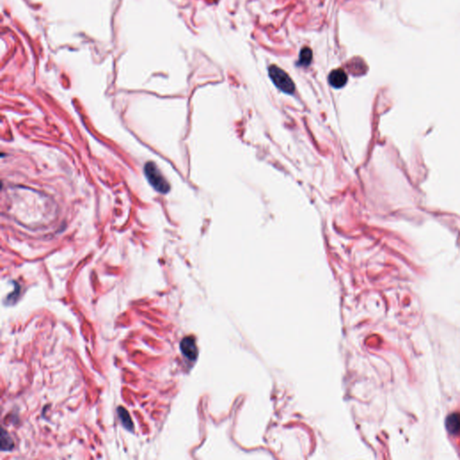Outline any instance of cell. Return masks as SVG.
I'll use <instances>...</instances> for the list:
<instances>
[{
	"instance_id": "6da1fadb",
	"label": "cell",
	"mask_w": 460,
	"mask_h": 460,
	"mask_svg": "<svg viewBox=\"0 0 460 460\" xmlns=\"http://www.w3.org/2000/svg\"><path fill=\"white\" fill-rule=\"evenodd\" d=\"M146 177L150 184L154 187V189L161 193H167L170 190L169 183L166 181V178L161 174L160 170L155 166V163L149 162L145 165Z\"/></svg>"
},
{
	"instance_id": "7a4b0ae2",
	"label": "cell",
	"mask_w": 460,
	"mask_h": 460,
	"mask_svg": "<svg viewBox=\"0 0 460 460\" xmlns=\"http://www.w3.org/2000/svg\"><path fill=\"white\" fill-rule=\"evenodd\" d=\"M269 76L274 85L286 93H293L295 91L294 82L290 76L277 66L269 67Z\"/></svg>"
},
{
	"instance_id": "3957f363",
	"label": "cell",
	"mask_w": 460,
	"mask_h": 460,
	"mask_svg": "<svg viewBox=\"0 0 460 460\" xmlns=\"http://www.w3.org/2000/svg\"><path fill=\"white\" fill-rule=\"evenodd\" d=\"M181 352L190 361H195L198 357V348L192 337L184 338L180 344Z\"/></svg>"
},
{
	"instance_id": "277c9868",
	"label": "cell",
	"mask_w": 460,
	"mask_h": 460,
	"mask_svg": "<svg viewBox=\"0 0 460 460\" xmlns=\"http://www.w3.org/2000/svg\"><path fill=\"white\" fill-rule=\"evenodd\" d=\"M328 80L333 88H341L346 85L348 78H347L346 73L344 72L342 69L338 68V69L333 70L330 73Z\"/></svg>"
},
{
	"instance_id": "5b68a950",
	"label": "cell",
	"mask_w": 460,
	"mask_h": 460,
	"mask_svg": "<svg viewBox=\"0 0 460 460\" xmlns=\"http://www.w3.org/2000/svg\"><path fill=\"white\" fill-rule=\"evenodd\" d=\"M446 428L450 434L460 435V413H454L447 417Z\"/></svg>"
},
{
	"instance_id": "8992f818",
	"label": "cell",
	"mask_w": 460,
	"mask_h": 460,
	"mask_svg": "<svg viewBox=\"0 0 460 460\" xmlns=\"http://www.w3.org/2000/svg\"><path fill=\"white\" fill-rule=\"evenodd\" d=\"M118 414H119L120 420H121L123 425L124 426L125 429L132 431L134 429V426H133V423L131 421L129 413L126 411V409L123 408V407H119L118 408Z\"/></svg>"
},
{
	"instance_id": "52a82bcc",
	"label": "cell",
	"mask_w": 460,
	"mask_h": 460,
	"mask_svg": "<svg viewBox=\"0 0 460 460\" xmlns=\"http://www.w3.org/2000/svg\"><path fill=\"white\" fill-rule=\"evenodd\" d=\"M313 58V53L311 51L310 48L306 47L303 48L300 52V64L302 66H308L312 61Z\"/></svg>"
},
{
	"instance_id": "ba28073f",
	"label": "cell",
	"mask_w": 460,
	"mask_h": 460,
	"mask_svg": "<svg viewBox=\"0 0 460 460\" xmlns=\"http://www.w3.org/2000/svg\"><path fill=\"white\" fill-rule=\"evenodd\" d=\"M14 447V442L9 437V435L5 432V430L2 431L1 434V450H11Z\"/></svg>"
}]
</instances>
